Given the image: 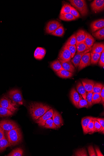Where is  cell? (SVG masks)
<instances>
[{"instance_id":"obj_4","label":"cell","mask_w":104,"mask_h":156,"mask_svg":"<svg viewBox=\"0 0 104 156\" xmlns=\"http://www.w3.org/2000/svg\"><path fill=\"white\" fill-rule=\"evenodd\" d=\"M73 6L80 12L82 16L87 15L88 10L86 1L84 0H70L69 1Z\"/></svg>"},{"instance_id":"obj_24","label":"cell","mask_w":104,"mask_h":156,"mask_svg":"<svg viewBox=\"0 0 104 156\" xmlns=\"http://www.w3.org/2000/svg\"><path fill=\"white\" fill-rule=\"evenodd\" d=\"M56 74L59 77L65 79L71 78L73 75L72 73L64 69L56 72Z\"/></svg>"},{"instance_id":"obj_3","label":"cell","mask_w":104,"mask_h":156,"mask_svg":"<svg viewBox=\"0 0 104 156\" xmlns=\"http://www.w3.org/2000/svg\"><path fill=\"white\" fill-rule=\"evenodd\" d=\"M8 97L17 106L24 104V100L21 91L16 89L11 90L8 93Z\"/></svg>"},{"instance_id":"obj_32","label":"cell","mask_w":104,"mask_h":156,"mask_svg":"<svg viewBox=\"0 0 104 156\" xmlns=\"http://www.w3.org/2000/svg\"><path fill=\"white\" fill-rule=\"evenodd\" d=\"M101 53H90L91 61L90 63L93 65H96L99 62Z\"/></svg>"},{"instance_id":"obj_8","label":"cell","mask_w":104,"mask_h":156,"mask_svg":"<svg viewBox=\"0 0 104 156\" xmlns=\"http://www.w3.org/2000/svg\"><path fill=\"white\" fill-rule=\"evenodd\" d=\"M54 110L53 108H51L49 110L47 111L45 114L42 116L40 117L36 121V122L41 126H44L46 121L53 117Z\"/></svg>"},{"instance_id":"obj_12","label":"cell","mask_w":104,"mask_h":156,"mask_svg":"<svg viewBox=\"0 0 104 156\" xmlns=\"http://www.w3.org/2000/svg\"><path fill=\"white\" fill-rule=\"evenodd\" d=\"M104 27V20L99 19L92 22L90 25L92 32H94Z\"/></svg>"},{"instance_id":"obj_15","label":"cell","mask_w":104,"mask_h":156,"mask_svg":"<svg viewBox=\"0 0 104 156\" xmlns=\"http://www.w3.org/2000/svg\"><path fill=\"white\" fill-rule=\"evenodd\" d=\"M70 100L74 106L77 108L80 100V96L75 88H73L70 91Z\"/></svg>"},{"instance_id":"obj_48","label":"cell","mask_w":104,"mask_h":156,"mask_svg":"<svg viewBox=\"0 0 104 156\" xmlns=\"http://www.w3.org/2000/svg\"><path fill=\"white\" fill-rule=\"evenodd\" d=\"M104 50L101 53V56L99 61V65L100 67L104 68Z\"/></svg>"},{"instance_id":"obj_49","label":"cell","mask_w":104,"mask_h":156,"mask_svg":"<svg viewBox=\"0 0 104 156\" xmlns=\"http://www.w3.org/2000/svg\"><path fill=\"white\" fill-rule=\"evenodd\" d=\"M99 95L100 97H101V100L100 103L103 105L104 103V86L102 89L101 92L99 93Z\"/></svg>"},{"instance_id":"obj_19","label":"cell","mask_w":104,"mask_h":156,"mask_svg":"<svg viewBox=\"0 0 104 156\" xmlns=\"http://www.w3.org/2000/svg\"><path fill=\"white\" fill-rule=\"evenodd\" d=\"M50 67L55 72L64 69L61 62L57 59L51 62L50 63Z\"/></svg>"},{"instance_id":"obj_26","label":"cell","mask_w":104,"mask_h":156,"mask_svg":"<svg viewBox=\"0 0 104 156\" xmlns=\"http://www.w3.org/2000/svg\"><path fill=\"white\" fill-rule=\"evenodd\" d=\"M10 146V145L9 141L5 136L0 140V152L5 151L7 147Z\"/></svg>"},{"instance_id":"obj_18","label":"cell","mask_w":104,"mask_h":156,"mask_svg":"<svg viewBox=\"0 0 104 156\" xmlns=\"http://www.w3.org/2000/svg\"><path fill=\"white\" fill-rule=\"evenodd\" d=\"M104 50V44L102 43H96L91 48V52L92 53H101Z\"/></svg>"},{"instance_id":"obj_13","label":"cell","mask_w":104,"mask_h":156,"mask_svg":"<svg viewBox=\"0 0 104 156\" xmlns=\"http://www.w3.org/2000/svg\"><path fill=\"white\" fill-rule=\"evenodd\" d=\"M91 48L83 52H78L76 53L71 60V62L72 63L75 67L77 68L79 65L82 57L86 53L88 52L91 50Z\"/></svg>"},{"instance_id":"obj_29","label":"cell","mask_w":104,"mask_h":156,"mask_svg":"<svg viewBox=\"0 0 104 156\" xmlns=\"http://www.w3.org/2000/svg\"><path fill=\"white\" fill-rule=\"evenodd\" d=\"M95 118L91 117H86L83 118L81 120V125L84 132L85 131L88 123Z\"/></svg>"},{"instance_id":"obj_14","label":"cell","mask_w":104,"mask_h":156,"mask_svg":"<svg viewBox=\"0 0 104 156\" xmlns=\"http://www.w3.org/2000/svg\"><path fill=\"white\" fill-rule=\"evenodd\" d=\"M53 120L57 128H61L63 125V121L61 114L56 110H54L53 116Z\"/></svg>"},{"instance_id":"obj_28","label":"cell","mask_w":104,"mask_h":156,"mask_svg":"<svg viewBox=\"0 0 104 156\" xmlns=\"http://www.w3.org/2000/svg\"><path fill=\"white\" fill-rule=\"evenodd\" d=\"M77 52H83L90 49L84 42H82L76 44Z\"/></svg>"},{"instance_id":"obj_50","label":"cell","mask_w":104,"mask_h":156,"mask_svg":"<svg viewBox=\"0 0 104 156\" xmlns=\"http://www.w3.org/2000/svg\"><path fill=\"white\" fill-rule=\"evenodd\" d=\"M95 150L97 156H103V155L102 154L101 151H100V149L97 147H95Z\"/></svg>"},{"instance_id":"obj_6","label":"cell","mask_w":104,"mask_h":156,"mask_svg":"<svg viewBox=\"0 0 104 156\" xmlns=\"http://www.w3.org/2000/svg\"><path fill=\"white\" fill-rule=\"evenodd\" d=\"M59 59L63 62H68L71 61L72 54L68 48L65 45L62 47L59 55Z\"/></svg>"},{"instance_id":"obj_21","label":"cell","mask_w":104,"mask_h":156,"mask_svg":"<svg viewBox=\"0 0 104 156\" xmlns=\"http://www.w3.org/2000/svg\"><path fill=\"white\" fill-rule=\"evenodd\" d=\"M95 40L90 34L85 32V38L84 42L89 48H91L93 45Z\"/></svg>"},{"instance_id":"obj_45","label":"cell","mask_w":104,"mask_h":156,"mask_svg":"<svg viewBox=\"0 0 104 156\" xmlns=\"http://www.w3.org/2000/svg\"><path fill=\"white\" fill-rule=\"evenodd\" d=\"M89 155L90 156H96L95 151L92 146H89L88 148Z\"/></svg>"},{"instance_id":"obj_25","label":"cell","mask_w":104,"mask_h":156,"mask_svg":"<svg viewBox=\"0 0 104 156\" xmlns=\"http://www.w3.org/2000/svg\"><path fill=\"white\" fill-rule=\"evenodd\" d=\"M96 118H95L88 123L84 133L85 134H92L95 132L94 123Z\"/></svg>"},{"instance_id":"obj_35","label":"cell","mask_w":104,"mask_h":156,"mask_svg":"<svg viewBox=\"0 0 104 156\" xmlns=\"http://www.w3.org/2000/svg\"><path fill=\"white\" fill-rule=\"evenodd\" d=\"M65 33L64 29L62 26H61L56 29L51 34L57 37H62Z\"/></svg>"},{"instance_id":"obj_22","label":"cell","mask_w":104,"mask_h":156,"mask_svg":"<svg viewBox=\"0 0 104 156\" xmlns=\"http://www.w3.org/2000/svg\"><path fill=\"white\" fill-rule=\"evenodd\" d=\"M62 67L64 69L73 73L75 71V67L73 66L71 61L63 62L60 60Z\"/></svg>"},{"instance_id":"obj_39","label":"cell","mask_w":104,"mask_h":156,"mask_svg":"<svg viewBox=\"0 0 104 156\" xmlns=\"http://www.w3.org/2000/svg\"><path fill=\"white\" fill-rule=\"evenodd\" d=\"M101 100V98L99 93H93L92 100L93 105L100 103Z\"/></svg>"},{"instance_id":"obj_7","label":"cell","mask_w":104,"mask_h":156,"mask_svg":"<svg viewBox=\"0 0 104 156\" xmlns=\"http://www.w3.org/2000/svg\"><path fill=\"white\" fill-rule=\"evenodd\" d=\"M0 126L3 130L6 131H9L18 128V126L16 122L6 120L0 121Z\"/></svg>"},{"instance_id":"obj_34","label":"cell","mask_w":104,"mask_h":156,"mask_svg":"<svg viewBox=\"0 0 104 156\" xmlns=\"http://www.w3.org/2000/svg\"><path fill=\"white\" fill-rule=\"evenodd\" d=\"M24 155V150L21 148H18L11 152L7 156H22Z\"/></svg>"},{"instance_id":"obj_38","label":"cell","mask_w":104,"mask_h":156,"mask_svg":"<svg viewBox=\"0 0 104 156\" xmlns=\"http://www.w3.org/2000/svg\"><path fill=\"white\" fill-rule=\"evenodd\" d=\"M76 34H74L69 38L65 45L67 46L75 45L76 44Z\"/></svg>"},{"instance_id":"obj_20","label":"cell","mask_w":104,"mask_h":156,"mask_svg":"<svg viewBox=\"0 0 104 156\" xmlns=\"http://www.w3.org/2000/svg\"><path fill=\"white\" fill-rule=\"evenodd\" d=\"M76 89L77 91L80 94L84 99L87 100L86 97L87 92L85 90L82 83L80 82L78 83L76 86Z\"/></svg>"},{"instance_id":"obj_5","label":"cell","mask_w":104,"mask_h":156,"mask_svg":"<svg viewBox=\"0 0 104 156\" xmlns=\"http://www.w3.org/2000/svg\"><path fill=\"white\" fill-rule=\"evenodd\" d=\"M0 106L8 109L14 113L18 110L16 105L6 95H4L0 100Z\"/></svg>"},{"instance_id":"obj_10","label":"cell","mask_w":104,"mask_h":156,"mask_svg":"<svg viewBox=\"0 0 104 156\" xmlns=\"http://www.w3.org/2000/svg\"><path fill=\"white\" fill-rule=\"evenodd\" d=\"M61 26V24L58 21H51L47 24L45 28L46 33L51 34L59 27Z\"/></svg>"},{"instance_id":"obj_31","label":"cell","mask_w":104,"mask_h":156,"mask_svg":"<svg viewBox=\"0 0 104 156\" xmlns=\"http://www.w3.org/2000/svg\"><path fill=\"white\" fill-rule=\"evenodd\" d=\"M59 18L60 20L65 21H71L76 19V18L70 13L60 14Z\"/></svg>"},{"instance_id":"obj_44","label":"cell","mask_w":104,"mask_h":156,"mask_svg":"<svg viewBox=\"0 0 104 156\" xmlns=\"http://www.w3.org/2000/svg\"><path fill=\"white\" fill-rule=\"evenodd\" d=\"M95 132H97L100 131L101 128V124L97 120L96 118L94 123Z\"/></svg>"},{"instance_id":"obj_47","label":"cell","mask_w":104,"mask_h":156,"mask_svg":"<svg viewBox=\"0 0 104 156\" xmlns=\"http://www.w3.org/2000/svg\"><path fill=\"white\" fill-rule=\"evenodd\" d=\"M97 120L101 124V128L99 132H102L103 134L104 133V118H96Z\"/></svg>"},{"instance_id":"obj_17","label":"cell","mask_w":104,"mask_h":156,"mask_svg":"<svg viewBox=\"0 0 104 156\" xmlns=\"http://www.w3.org/2000/svg\"><path fill=\"white\" fill-rule=\"evenodd\" d=\"M46 54V50L45 49L41 47H38L35 51L34 57L37 60H41L44 57Z\"/></svg>"},{"instance_id":"obj_11","label":"cell","mask_w":104,"mask_h":156,"mask_svg":"<svg viewBox=\"0 0 104 156\" xmlns=\"http://www.w3.org/2000/svg\"><path fill=\"white\" fill-rule=\"evenodd\" d=\"M91 7L93 11L95 13L101 11L104 9V1L95 0L91 3Z\"/></svg>"},{"instance_id":"obj_27","label":"cell","mask_w":104,"mask_h":156,"mask_svg":"<svg viewBox=\"0 0 104 156\" xmlns=\"http://www.w3.org/2000/svg\"><path fill=\"white\" fill-rule=\"evenodd\" d=\"M14 113L6 108L0 106V117H8L13 115Z\"/></svg>"},{"instance_id":"obj_37","label":"cell","mask_w":104,"mask_h":156,"mask_svg":"<svg viewBox=\"0 0 104 156\" xmlns=\"http://www.w3.org/2000/svg\"><path fill=\"white\" fill-rule=\"evenodd\" d=\"M103 87V85L101 83H95L92 91L93 93H99Z\"/></svg>"},{"instance_id":"obj_42","label":"cell","mask_w":104,"mask_h":156,"mask_svg":"<svg viewBox=\"0 0 104 156\" xmlns=\"http://www.w3.org/2000/svg\"><path fill=\"white\" fill-rule=\"evenodd\" d=\"M93 94L92 91L87 92L86 99L88 103V108L93 106V105L92 104Z\"/></svg>"},{"instance_id":"obj_40","label":"cell","mask_w":104,"mask_h":156,"mask_svg":"<svg viewBox=\"0 0 104 156\" xmlns=\"http://www.w3.org/2000/svg\"><path fill=\"white\" fill-rule=\"evenodd\" d=\"M80 100L78 104V108H88V103L87 100L84 99L80 95Z\"/></svg>"},{"instance_id":"obj_1","label":"cell","mask_w":104,"mask_h":156,"mask_svg":"<svg viewBox=\"0 0 104 156\" xmlns=\"http://www.w3.org/2000/svg\"><path fill=\"white\" fill-rule=\"evenodd\" d=\"M28 108L32 119L36 121L51 108L46 104L34 102L30 103Z\"/></svg>"},{"instance_id":"obj_23","label":"cell","mask_w":104,"mask_h":156,"mask_svg":"<svg viewBox=\"0 0 104 156\" xmlns=\"http://www.w3.org/2000/svg\"><path fill=\"white\" fill-rule=\"evenodd\" d=\"M85 32L83 30H80L78 31L76 34V44L84 42L85 38Z\"/></svg>"},{"instance_id":"obj_43","label":"cell","mask_w":104,"mask_h":156,"mask_svg":"<svg viewBox=\"0 0 104 156\" xmlns=\"http://www.w3.org/2000/svg\"><path fill=\"white\" fill-rule=\"evenodd\" d=\"M68 48L72 54V58L74 57L76 51V45H75L67 46Z\"/></svg>"},{"instance_id":"obj_36","label":"cell","mask_w":104,"mask_h":156,"mask_svg":"<svg viewBox=\"0 0 104 156\" xmlns=\"http://www.w3.org/2000/svg\"><path fill=\"white\" fill-rule=\"evenodd\" d=\"M95 37L99 39L103 40L104 38V28H103L92 34Z\"/></svg>"},{"instance_id":"obj_41","label":"cell","mask_w":104,"mask_h":156,"mask_svg":"<svg viewBox=\"0 0 104 156\" xmlns=\"http://www.w3.org/2000/svg\"><path fill=\"white\" fill-rule=\"evenodd\" d=\"M74 156H88L87 151L84 148L79 149L76 150Z\"/></svg>"},{"instance_id":"obj_51","label":"cell","mask_w":104,"mask_h":156,"mask_svg":"<svg viewBox=\"0 0 104 156\" xmlns=\"http://www.w3.org/2000/svg\"><path fill=\"white\" fill-rule=\"evenodd\" d=\"M4 130L0 126V140L5 137Z\"/></svg>"},{"instance_id":"obj_46","label":"cell","mask_w":104,"mask_h":156,"mask_svg":"<svg viewBox=\"0 0 104 156\" xmlns=\"http://www.w3.org/2000/svg\"><path fill=\"white\" fill-rule=\"evenodd\" d=\"M76 19L80 17V14L77 10L72 6V9L70 13Z\"/></svg>"},{"instance_id":"obj_16","label":"cell","mask_w":104,"mask_h":156,"mask_svg":"<svg viewBox=\"0 0 104 156\" xmlns=\"http://www.w3.org/2000/svg\"><path fill=\"white\" fill-rule=\"evenodd\" d=\"M82 83L87 92L92 91L95 83L93 81L86 79H83L82 81Z\"/></svg>"},{"instance_id":"obj_30","label":"cell","mask_w":104,"mask_h":156,"mask_svg":"<svg viewBox=\"0 0 104 156\" xmlns=\"http://www.w3.org/2000/svg\"><path fill=\"white\" fill-rule=\"evenodd\" d=\"M72 7L69 3L65 2L63 5L61 10L60 14L70 13L72 9Z\"/></svg>"},{"instance_id":"obj_9","label":"cell","mask_w":104,"mask_h":156,"mask_svg":"<svg viewBox=\"0 0 104 156\" xmlns=\"http://www.w3.org/2000/svg\"><path fill=\"white\" fill-rule=\"evenodd\" d=\"M91 55L90 53L88 52L84 54L82 57L79 66L78 67V71H80L83 69L90 65Z\"/></svg>"},{"instance_id":"obj_33","label":"cell","mask_w":104,"mask_h":156,"mask_svg":"<svg viewBox=\"0 0 104 156\" xmlns=\"http://www.w3.org/2000/svg\"><path fill=\"white\" fill-rule=\"evenodd\" d=\"M44 127L46 128L57 129V127L55 124L53 119L50 118L46 121Z\"/></svg>"},{"instance_id":"obj_2","label":"cell","mask_w":104,"mask_h":156,"mask_svg":"<svg viewBox=\"0 0 104 156\" xmlns=\"http://www.w3.org/2000/svg\"><path fill=\"white\" fill-rule=\"evenodd\" d=\"M7 140L11 146H15L22 142V135L20 128H18L6 131Z\"/></svg>"}]
</instances>
